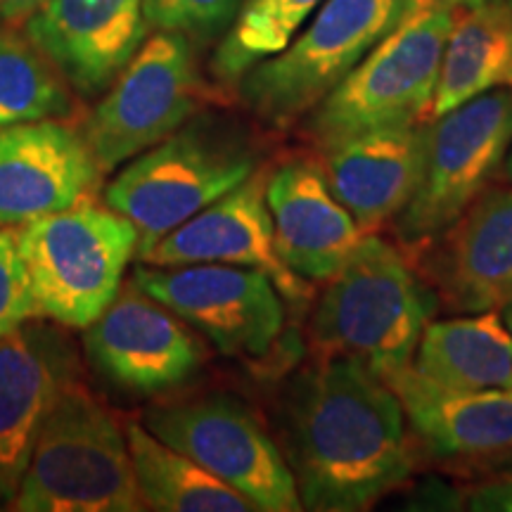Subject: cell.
<instances>
[{
  "mask_svg": "<svg viewBox=\"0 0 512 512\" xmlns=\"http://www.w3.org/2000/svg\"><path fill=\"white\" fill-rule=\"evenodd\" d=\"M280 418L283 456L306 510H368L411 475L399 396L356 358L323 356L299 373Z\"/></svg>",
  "mask_w": 512,
  "mask_h": 512,
  "instance_id": "1",
  "label": "cell"
},
{
  "mask_svg": "<svg viewBox=\"0 0 512 512\" xmlns=\"http://www.w3.org/2000/svg\"><path fill=\"white\" fill-rule=\"evenodd\" d=\"M434 311V290L389 242L370 233L320 292L311 342L320 356L356 358L384 380L411 366Z\"/></svg>",
  "mask_w": 512,
  "mask_h": 512,
  "instance_id": "2",
  "label": "cell"
},
{
  "mask_svg": "<svg viewBox=\"0 0 512 512\" xmlns=\"http://www.w3.org/2000/svg\"><path fill=\"white\" fill-rule=\"evenodd\" d=\"M256 155L230 121L195 114L107 185V207L138 230V256L249 178Z\"/></svg>",
  "mask_w": 512,
  "mask_h": 512,
  "instance_id": "3",
  "label": "cell"
},
{
  "mask_svg": "<svg viewBox=\"0 0 512 512\" xmlns=\"http://www.w3.org/2000/svg\"><path fill=\"white\" fill-rule=\"evenodd\" d=\"M10 508L19 512L145 510L124 427L76 380L62 389L50 408Z\"/></svg>",
  "mask_w": 512,
  "mask_h": 512,
  "instance_id": "4",
  "label": "cell"
},
{
  "mask_svg": "<svg viewBox=\"0 0 512 512\" xmlns=\"http://www.w3.org/2000/svg\"><path fill=\"white\" fill-rule=\"evenodd\" d=\"M448 0L420 5L309 112L320 147L387 126L430 121L441 55L453 24Z\"/></svg>",
  "mask_w": 512,
  "mask_h": 512,
  "instance_id": "5",
  "label": "cell"
},
{
  "mask_svg": "<svg viewBox=\"0 0 512 512\" xmlns=\"http://www.w3.org/2000/svg\"><path fill=\"white\" fill-rule=\"evenodd\" d=\"M38 316L83 330L117 297L138 230L112 207L81 202L19 226Z\"/></svg>",
  "mask_w": 512,
  "mask_h": 512,
  "instance_id": "6",
  "label": "cell"
},
{
  "mask_svg": "<svg viewBox=\"0 0 512 512\" xmlns=\"http://www.w3.org/2000/svg\"><path fill=\"white\" fill-rule=\"evenodd\" d=\"M415 8V0H328L283 53L261 60L242 76V102L268 126H292Z\"/></svg>",
  "mask_w": 512,
  "mask_h": 512,
  "instance_id": "7",
  "label": "cell"
},
{
  "mask_svg": "<svg viewBox=\"0 0 512 512\" xmlns=\"http://www.w3.org/2000/svg\"><path fill=\"white\" fill-rule=\"evenodd\" d=\"M207 100L190 38L157 31L107 88L83 128L102 174L119 169L200 114Z\"/></svg>",
  "mask_w": 512,
  "mask_h": 512,
  "instance_id": "8",
  "label": "cell"
},
{
  "mask_svg": "<svg viewBox=\"0 0 512 512\" xmlns=\"http://www.w3.org/2000/svg\"><path fill=\"white\" fill-rule=\"evenodd\" d=\"M145 427L240 491L256 512L304 510L283 451L233 396L162 403L145 413Z\"/></svg>",
  "mask_w": 512,
  "mask_h": 512,
  "instance_id": "9",
  "label": "cell"
},
{
  "mask_svg": "<svg viewBox=\"0 0 512 512\" xmlns=\"http://www.w3.org/2000/svg\"><path fill=\"white\" fill-rule=\"evenodd\" d=\"M432 121L422 183L396 216V233L411 247L444 233L501 169L512 147V88L479 95Z\"/></svg>",
  "mask_w": 512,
  "mask_h": 512,
  "instance_id": "10",
  "label": "cell"
},
{
  "mask_svg": "<svg viewBox=\"0 0 512 512\" xmlns=\"http://www.w3.org/2000/svg\"><path fill=\"white\" fill-rule=\"evenodd\" d=\"M131 280L226 356H266L285 328L283 294L254 268L145 264L133 271Z\"/></svg>",
  "mask_w": 512,
  "mask_h": 512,
  "instance_id": "11",
  "label": "cell"
},
{
  "mask_svg": "<svg viewBox=\"0 0 512 512\" xmlns=\"http://www.w3.org/2000/svg\"><path fill=\"white\" fill-rule=\"evenodd\" d=\"M81 342L98 375L136 396L171 392L202 366V347L188 323L133 280L83 328Z\"/></svg>",
  "mask_w": 512,
  "mask_h": 512,
  "instance_id": "12",
  "label": "cell"
},
{
  "mask_svg": "<svg viewBox=\"0 0 512 512\" xmlns=\"http://www.w3.org/2000/svg\"><path fill=\"white\" fill-rule=\"evenodd\" d=\"M268 174L271 171L266 166H259L252 176L166 233L138 259L147 266L228 264L254 268L273 280L285 302L306 304L313 292L311 280L290 271L275 249L273 216L266 200Z\"/></svg>",
  "mask_w": 512,
  "mask_h": 512,
  "instance_id": "13",
  "label": "cell"
},
{
  "mask_svg": "<svg viewBox=\"0 0 512 512\" xmlns=\"http://www.w3.org/2000/svg\"><path fill=\"white\" fill-rule=\"evenodd\" d=\"M76 354L53 325L0 335V505L15 501L50 408L76 380Z\"/></svg>",
  "mask_w": 512,
  "mask_h": 512,
  "instance_id": "14",
  "label": "cell"
},
{
  "mask_svg": "<svg viewBox=\"0 0 512 512\" xmlns=\"http://www.w3.org/2000/svg\"><path fill=\"white\" fill-rule=\"evenodd\" d=\"M102 169L83 133L60 119L0 128V226H24L86 202Z\"/></svg>",
  "mask_w": 512,
  "mask_h": 512,
  "instance_id": "15",
  "label": "cell"
},
{
  "mask_svg": "<svg viewBox=\"0 0 512 512\" xmlns=\"http://www.w3.org/2000/svg\"><path fill=\"white\" fill-rule=\"evenodd\" d=\"M24 34L81 95H100L145 43L143 0H43Z\"/></svg>",
  "mask_w": 512,
  "mask_h": 512,
  "instance_id": "16",
  "label": "cell"
},
{
  "mask_svg": "<svg viewBox=\"0 0 512 512\" xmlns=\"http://www.w3.org/2000/svg\"><path fill=\"white\" fill-rule=\"evenodd\" d=\"M430 278L448 309L501 313L512 304V185H486L432 240Z\"/></svg>",
  "mask_w": 512,
  "mask_h": 512,
  "instance_id": "17",
  "label": "cell"
},
{
  "mask_svg": "<svg viewBox=\"0 0 512 512\" xmlns=\"http://www.w3.org/2000/svg\"><path fill=\"white\" fill-rule=\"evenodd\" d=\"M266 200L280 259L311 283H328L349 264L366 238L332 192L323 166L313 159H290L271 171Z\"/></svg>",
  "mask_w": 512,
  "mask_h": 512,
  "instance_id": "18",
  "label": "cell"
},
{
  "mask_svg": "<svg viewBox=\"0 0 512 512\" xmlns=\"http://www.w3.org/2000/svg\"><path fill=\"white\" fill-rule=\"evenodd\" d=\"M430 126H387L323 150L325 178L339 202L370 235L408 207L422 183Z\"/></svg>",
  "mask_w": 512,
  "mask_h": 512,
  "instance_id": "19",
  "label": "cell"
},
{
  "mask_svg": "<svg viewBox=\"0 0 512 512\" xmlns=\"http://www.w3.org/2000/svg\"><path fill=\"white\" fill-rule=\"evenodd\" d=\"M413 432L439 456L512 451V392H465L427 380L413 368L384 377Z\"/></svg>",
  "mask_w": 512,
  "mask_h": 512,
  "instance_id": "20",
  "label": "cell"
},
{
  "mask_svg": "<svg viewBox=\"0 0 512 512\" xmlns=\"http://www.w3.org/2000/svg\"><path fill=\"white\" fill-rule=\"evenodd\" d=\"M496 88H512V0L456 5L430 121Z\"/></svg>",
  "mask_w": 512,
  "mask_h": 512,
  "instance_id": "21",
  "label": "cell"
},
{
  "mask_svg": "<svg viewBox=\"0 0 512 512\" xmlns=\"http://www.w3.org/2000/svg\"><path fill=\"white\" fill-rule=\"evenodd\" d=\"M413 368L448 389L512 392V335L496 311L430 320Z\"/></svg>",
  "mask_w": 512,
  "mask_h": 512,
  "instance_id": "22",
  "label": "cell"
},
{
  "mask_svg": "<svg viewBox=\"0 0 512 512\" xmlns=\"http://www.w3.org/2000/svg\"><path fill=\"white\" fill-rule=\"evenodd\" d=\"M124 434L145 508L157 512H256L240 491L164 444L138 420H128Z\"/></svg>",
  "mask_w": 512,
  "mask_h": 512,
  "instance_id": "23",
  "label": "cell"
},
{
  "mask_svg": "<svg viewBox=\"0 0 512 512\" xmlns=\"http://www.w3.org/2000/svg\"><path fill=\"white\" fill-rule=\"evenodd\" d=\"M72 110L67 79L27 34L0 19V128L64 119Z\"/></svg>",
  "mask_w": 512,
  "mask_h": 512,
  "instance_id": "24",
  "label": "cell"
},
{
  "mask_svg": "<svg viewBox=\"0 0 512 512\" xmlns=\"http://www.w3.org/2000/svg\"><path fill=\"white\" fill-rule=\"evenodd\" d=\"M320 3L323 0H245L211 60L214 74L235 83L254 64L283 53Z\"/></svg>",
  "mask_w": 512,
  "mask_h": 512,
  "instance_id": "25",
  "label": "cell"
},
{
  "mask_svg": "<svg viewBox=\"0 0 512 512\" xmlns=\"http://www.w3.org/2000/svg\"><path fill=\"white\" fill-rule=\"evenodd\" d=\"M245 0H143L147 27L197 41L219 36L235 22Z\"/></svg>",
  "mask_w": 512,
  "mask_h": 512,
  "instance_id": "26",
  "label": "cell"
},
{
  "mask_svg": "<svg viewBox=\"0 0 512 512\" xmlns=\"http://www.w3.org/2000/svg\"><path fill=\"white\" fill-rule=\"evenodd\" d=\"M34 318H38V306L19 252V230L0 226V335Z\"/></svg>",
  "mask_w": 512,
  "mask_h": 512,
  "instance_id": "27",
  "label": "cell"
},
{
  "mask_svg": "<svg viewBox=\"0 0 512 512\" xmlns=\"http://www.w3.org/2000/svg\"><path fill=\"white\" fill-rule=\"evenodd\" d=\"M467 508L477 512H512V477L486 482L467 494Z\"/></svg>",
  "mask_w": 512,
  "mask_h": 512,
  "instance_id": "28",
  "label": "cell"
},
{
  "mask_svg": "<svg viewBox=\"0 0 512 512\" xmlns=\"http://www.w3.org/2000/svg\"><path fill=\"white\" fill-rule=\"evenodd\" d=\"M41 5L43 0H0V19L19 27V24L27 22Z\"/></svg>",
  "mask_w": 512,
  "mask_h": 512,
  "instance_id": "29",
  "label": "cell"
},
{
  "mask_svg": "<svg viewBox=\"0 0 512 512\" xmlns=\"http://www.w3.org/2000/svg\"><path fill=\"white\" fill-rule=\"evenodd\" d=\"M501 316H503L505 325H508V330H510V335H512V304L508 306V309H503V311H501Z\"/></svg>",
  "mask_w": 512,
  "mask_h": 512,
  "instance_id": "30",
  "label": "cell"
},
{
  "mask_svg": "<svg viewBox=\"0 0 512 512\" xmlns=\"http://www.w3.org/2000/svg\"><path fill=\"white\" fill-rule=\"evenodd\" d=\"M451 5H479V3H491V0H448Z\"/></svg>",
  "mask_w": 512,
  "mask_h": 512,
  "instance_id": "31",
  "label": "cell"
},
{
  "mask_svg": "<svg viewBox=\"0 0 512 512\" xmlns=\"http://www.w3.org/2000/svg\"><path fill=\"white\" fill-rule=\"evenodd\" d=\"M505 174H508V178L512 181V147H510L508 157H505Z\"/></svg>",
  "mask_w": 512,
  "mask_h": 512,
  "instance_id": "32",
  "label": "cell"
},
{
  "mask_svg": "<svg viewBox=\"0 0 512 512\" xmlns=\"http://www.w3.org/2000/svg\"><path fill=\"white\" fill-rule=\"evenodd\" d=\"M415 3H418V8H420V5H430V3H434V0H415Z\"/></svg>",
  "mask_w": 512,
  "mask_h": 512,
  "instance_id": "33",
  "label": "cell"
}]
</instances>
